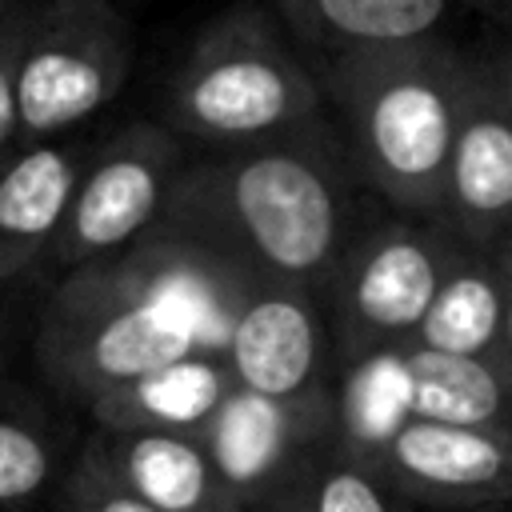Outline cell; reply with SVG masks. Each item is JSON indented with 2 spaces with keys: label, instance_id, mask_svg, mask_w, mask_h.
<instances>
[{
  "label": "cell",
  "instance_id": "cell-1",
  "mask_svg": "<svg viewBox=\"0 0 512 512\" xmlns=\"http://www.w3.org/2000/svg\"><path fill=\"white\" fill-rule=\"evenodd\" d=\"M356 176L336 124L184 160L152 228L200 244L252 284L324 292L340 252L360 232Z\"/></svg>",
  "mask_w": 512,
  "mask_h": 512
},
{
  "label": "cell",
  "instance_id": "cell-2",
  "mask_svg": "<svg viewBox=\"0 0 512 512\" xmlns=\"http://www.w3.org/2000/svg\"><path fill=\"white\" fill-rule=\"evenodd\" d=\"M312 72L356 184L376 192L388 212L432 220L460 120L468 48L440 36L408 48L320 56Z\"/></svg>",
  "mask_w": 512,
  "mask_h": 512
},
{
  "label": "cell",
  "instance_id": "cell-3",
  "mask_svg": "<svg viewBox=\"0 0 512 512\" xmlns=\"http://www.w3.org/2000/svg\"><path fill=\"white\" fill-rule=\"evenodd\" d=\"M160 112L168 132L208 152L276 144L332 120L316 72L256 0H236L200 24L164 80Z\"/></svg>",
  "mask_w": 512,
  "mask_h": 512
},
{
  "label": "cell",
  "instance_id": "cell-4",
  "mask_svg": "<svg viewBox=\"0 0 512 512\" xmlns=\"http://www.w3.org/2000/svg\"><path fill=\"white\" fill-rule=\"evenodd\" d=\"M188 352L192 336L116 256L64 272L32 332L40 376L80 408Z\"/></svg>",
  "mask_w": 512,
  "mask_h": 512
},
{
  "label": "cell",
  "instance_id": "cell-5",
  "mask_svg": "<svg viewBox=\"0 0 512 512\" xmlns=\"http://www.w3.org/2000/svg\"><path fill=\"white\" fill-rule=\"evenodd\" d=\"M460 248L428 216L384 212L364 220L320 292L332 368L380 348H408Z\"/></svg>",
  "mask_w": 512,
  "mask_h": 512
},
{
  "label": "cell",
  "instance_id": "cell-6",
  "mask_svg": "<svg viewBox=\"0 0 512 512\" xmlns=\"http://www.w3.org/2000/svg\"><path fill=\"white\" fill-rule=\"evenodd\" d=\"M132 68V24L116 0H32L16 56V148L72 136L112 104Z\"/></svg>",
  "mask_w": 512,
  "mask_h": 512
},
{
  "label": "cell",
  "instance_id": "cell-7",
  "mask_svg": "<svg viewBox=\"0 0 512 512\" xmlns=\"http://www.w3.org/2000/svg\"><path fill=\"white\" fill-rule=\"evenodd\" d=\"M180 168L184 140L160 120H132L96 140L48 252V268L64 276L136 244L160 220Z\"/></svg>",
  "mask_w": 512,
  "mask_h": 512
},
{
  "label": "cell",
  "instance_id": "cell-8",
  "mask_svg": "<svg viewBox=\"0 0 512 512\" xmlns=\"http://www.w3.org/2000/svg\"><path fill=\"white\" fill-rule=\"evenodd\" d=\"M196 440L244 512L300 504L332 452L328 384L304 396H260L232 384Z\"/></svg>",
  "mask_w": 512,
  "mask_h": 512
},
{
  "label": "cell",
  "instance_id": "cell-9",
  "mask_svg": "<svg viewBox=\"0 0 512 512\" xmlns=\"http://www.w3.org/2000/svg\"><path fill=\"white\" fill-rule=\"evenodd\" d=\"M432 220L476 248H496L512 236V104L500 44L468 48L460 120Z\"/></svg>",
  "mask_w": 512,
  "mask_h": 512
},
{
  "label": "cell",
  "instance_id": "cell-10",
  "mask_svg": "<svg viewBox=\"0 0 512 512\" xmlns=\"http://www.w3.org/2000/svg\"><path fill=\"white\" fill-rule=\"evenodd\" d=\"M372 468L416 508L504 504L512 500V428L408 420Z\"/></svg>",
  "mask_w": 512,
  "mask_h": 512
},
{
  "label": "cell",
  "instance_id": "cell-11",
  "mask_svg": "<svg viewBox=\"0 0 512 512\" xmlns=\"http://www.w3.org/2000/svg\"><path fill=\"white\" fill-rule=\"evenodd\" d=\"M224 364L240 388L260 396L324 388L332 380V340L320 296L292 284H252L232 324Z\"/></svg>",
  "mask_w": 512,
  "mask_h": 512
},
{
  "label": "cell",
  "instance_id": "cell-12",
  "mask_svg": "<svg viewBox=\"0 0 512 512\" xmlns=\"http://www.w3.org/2000/svg\"><path fill=\"white\" fill-rule=\"evenodd\" d=\"M92 144L60 136L20 144L0 160V288L48 264Z\"/></svg>",
  "mask_w": 512,
  "mask_h": 512
},
{
  "label": "cell",
  "instance_id": "cell-13",
  "mask_svg": "<svg viewBox=\"0 0 512 512\" xmlns=\"http://www.w3.org/2000/svg\"><path fill=\"white\" fill-rule=\"evenodd\" d=\"M116 260L140 280V288L160 300L200 352L224 356L240 304L252 288L232 264L204 252L192 240H180L164 228H148L136 244L116 252Z\"/></svg>",
  "mask_w": 512,
  "mask_h": 512
},
{
  "label": "cell",
  "instance_id": "cell-14",
  "mask_svg": "<svg viewBox=\"0 0 512 512\" xmlns=\"http://www.w3.org/2000/svg\"><path fill=\"white\" fill-rule=\"evenodd\" d=\"M80 448L156 512H244L192 436L92 428Z\"/></svg>",
  "mask_w": 512,
  "mask_h": 512
},
{
  "label": "cell",
  "instance_id": "cell-15",
  "mask_svg": "<svg viewBox=\"0 0 512 512\" xmlns=\"http://www.w3.org/2000/svg\"><path fill=\"white\" fill-rule=\"evenodd\" d=\"M232 384L236 380H232L224 356L188 352V356H176V360L104 392L84 412L92 416V428L168 432V436L196 440Z\"/></svg>",
  "mask_w": 512,
  "mask_h": 512
},
{
  "label": "cell",
  "instance_id": "cell-16",
  "mask_svg": "<svg viewBox=\"0 0 512 512\" xmlns=\"http://www.w3.org/2000/svg\"><path fill=\"white\" fill-rule=\"evenodd\" d=\"M460 0H296L280 20L308 52H384L440 40Z\"/></svg>",
  "mask_w": 512,
  "mask_h": 512
},
{
  "label": "cell",
  "instance_id": "cell-17",
  "mask_svg": "<svg viewBox=\"0 0 512 512\" xmlns=\"http://www.w3.org/2000/svg\"><path fill=\"white\" fill-rule=\"evenodd\" d=\"M508 312V272L500 248L464 244L448 264L408 348L448 356H496Z\"/></svg>",
  "mask_w": 512,
  "mask_h": 512
},
{
  "label": "cell",
  "instance_id": "cell-18",
  "mask_svg": "<svg viewBox=\"0 0 512 512\" xmlns=\"http://www.w3.org/2000/svg\"><path fill=\"white\" fill-rule=\"evenodd\" d=\"M332 452L376 464L392 436L412 420V376L404 348H380L332 368Z\"/></svg>",
  "mask_w": 512,
  "mask_h": 512
},
{
  "label": "cell",
  "instance_id": "cell-19",
  "mask_svg": "<svg viewBox=\"0 0 512 512\" xmlns=\"http://www.w3.org/2000/svg\"><path fill=\"white\" fill-rule=\"evenodd\" d=\"M412 376V420L512 428V384L496 356H448L404 348Z\"/></svg>",
  "mask_w": 512,
  "mask_h": 512
},
{
  "label": "cell",
  "instance_id": "cell-20",
  "mask_svg": "<svg viewBox=\"0 0 512 512\" xmlns=\"http://www.w3.org/2000/svg\"><path fill=\"white\" fill-rule=\"evenodd\" d=\"M64 472V436L48 408L0 380V512L32 508Z\"/></svg>",
  "mask_w": 512,
  "mask_h": 512
},
{
  "label": "cell",
  "instance_id": "cell-21",
  "mask_svg": "<svg viewBox=\"0 0 512 512\" xmlns=\"http://www.w3.org/2000/svg\"><path fill=\"white\" fill-rule=\"evenodd\" d=\"M304 512H416L376 468L348 460L340 452H328L320 468L312 472L304 500Z\"/></svg>",
  "mask_w": 512,
  "mask_h": 512
},
{
  "label": "cell",
  "instance_id": "cell-22",
  "mask_svg": "<svg viewBox=\"0 0 512 512\" xmlns=\"http://www.w3.org/2000/svg\"><path fill=\"white\" fill-rule=\"evenodd\" d=\"M60 508L64 512H156L84 448L60 480Z\"/></svg>",
  "mask_w": 512,
  "mask_h": 512
},
{
  "label": "cell",
  "instance_id": "cell-23",
  "mask_svg": "<svg viewBox=\"0 0 512 512\" xmlns=\"http://www.w3.org/2000/svg\"><path fill=\"white\" fill-rule=\"evenodd\" d=\"M32 0H0V160L16 148V56Z\"/></svg>",
  "mask_w": 512,
  "mask_h": 512
},
{
  "label": "cell",
  "instance_id": "cell-24",
  "mask_svg": "<svg viewBox=\"0 0 512 512\" xmlns=\"http://www.w3.org/2000/svg\"><path fill=\"white\" fill-rule=\"evenodd\" d=\"M500 248V260H504V272H508V312H504V336H500V348H496V364L504 368L508 384H512V236L496 244Z\"/></svg>",
  "mask_w": 512,
  "mask_h": 512
},
{
  "label": "cell",
  "instance_id": "cell-25",
  "mask_svg": "<svg viewBox=\"0 0 512 512\" xmlns=\"http://www.w3.org/2000/svg\"><path fill=\"white\" fill-rule=\"evenodd\" d=\"M460 4L484 12L488 20H496V24H504V28H512V0H460Z\"/></svg>",
  "mask_w": 512,
  "mask_h": 512
},
{
  "label": "cell",
  "instance_id": "cell-26",
  "mask_svg": "<svg viewBox=\"0 0 512 512\" xmlns=\"http://www.w3.org/2000/svg\"><path fill=\"white\" fill-rule=\"evenodd\" d=\"M500 68H504V88H508V104H512V44L500 40Z\"/></svg>",
  "mask_w": 512,
  "mask_h": 512
},
{
  "label": "cell",
  "instance_id": "cell-27",
  "mask_svg": "<svg viewBox=\"0 0 512 512\" xmlns=\"http://www.w3.org/2000/svg\"><path fill=\"white\" fill-rule=\"evenodd\" d=\"M4 364H8V324L0 316V380H4Z\"/></svg>",
  "mask_w": 512,
  "mask_h": 512
},
{
  "label": "cell",
  "instance_id": "cell-28",
  "mask_svg": "<svg viewBox=\"0 0 512 512\" xmlns=\"http://www.w3.org/2000/svg\"><path fill=\"white\" fill-rule=\"evenodd\" d=\"M468 512H512V500H504V504H480V508H468Z\"/></svg>",
  "mask_w": 512,
  "mask_h": 512
},
{
  "label": "cell",
  "instance_id": "cell-29",
  "mask_svg": "<svg viewBox=\"0 0 512 512\" xmlns=\"http://www.w3.org/2000/svg\"><path fill=\"white\" fill-rule=\"evenodd\" d=\"M292 4H296V0H272V12H276V20H284Z\"/></svg>",
  "mask_w": 512,
  "mask_h": 512
},
{
  "label": "cell",
  "instance_id": "cell-30",
  "mask_svg": "<svg viewBox=\"0 0 512 512\" xmlns=\"http://www.w3.org/2000/svg\"><path fill=\"white\" fill-rule=\"evenodd\" d=\"M272 512H304L300 504H288V508H272Z\"/></svg>",
  "mask_w": 512,
  "mask_h": 512
}]
</instances>
